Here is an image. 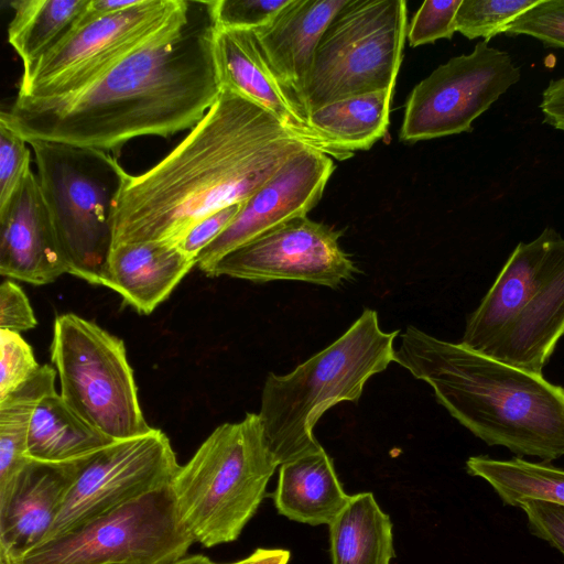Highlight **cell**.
Segmentation results:
<instances>
[{
	"label": "cell",
	"instance_id": "cell-1",
	"mask_svg": "<svg viewBox=\"0 0 564 564\" xmlns=\"http://www.w3.org/2000/svg\"><path fill=\"white\" fill-rule=\"evenodd\" d=\"M212 0H186L153 40L64 96H17L0 113L26 142L42 140L120 154L131 139L194 128L218 98Z\"/></svg>",
	"mask_w": 564,
	"mask_h": 564
},
{
	"label": "cell",
	"instance_id": "cell-2",
	"mask_svg": "<svg viewBox=\"0 0 564 564\" xmlns=\"http://www.w3.org/2000/svg\"><path fill=\"white\" fill-rule=\"evenodd\" d=\"M305 147L265 108L221 88L178 145L148 171L129 176L115 214L112 247L175 246L207 215L249 199Z\"/></svg>",
	"mask_w": 564,
	"mask_h": 564
},
{
	"label": "cell",
	"instance_id": "cell-3",
	"mask_svg": "<svg viewBox=\"0 0 564 564\" xmlns=\"http://www.w3.org/2000/svg\"><path fill=\"white\" fill-rule=\"evenodd\" d=\"M394 361L489 446L551 463L564 456V388L408 326Z\"/></svg>",
	"mask_w": 564,
	"mask_h": 564
},
{
	"label": "cell",
	"instance_id": "cell-4",
	"mask_svg": "<svg viewBox=\"0 0 564 564\" xmlns=\"http://www.w3.org/2000/svg\"><path fill=\"white\" fill-rule=\"evenodd\" d=\"M564 336V238L545 228L519 242L468 316L459 341L509 366L542 375Z\"/></svg>",
	"mask_w": 564,
	"mask_h": 564
},
{
	"label": "cell",
	"instance_id": "cell-5",
	"mask_svg": "<svg viewBox=\"0 0 564 564\" xmlns=\"http://www.w3.org/2000/svg\"><path fill=\"white\" fill-rule=\"evenodd\" d=\"M399 330L384 332L378 313L365 308L334 343L286 375L270 372L258 413L279 465L321 446L313 430L340 402H357L367 381L394 361Z\"/></svg>",
	"mask_w": 564,
	"mask_h": 564
},
{
	"label": "cell",
	"instance_id": "cell-6",
	"mask_svg": "<svg viewBox=\"0 0 564 564\" xmlns=\"http://www.w3.org/2000/svg\"><path fill=\"white\" fill-rule=\"evenodd\" d=\"M279 466L258 413L217 426L171 481L182 524L205 547L236 541Z\"/></svg>",
	"mask_w": 564,
	"mask_h": 564
},
{
	"label": "cell",
	"instance_id": "cell-7",
	"mask_svg": "<svg viewBox=\"0 0 564 564\" xmlns=\"http://www.w3.org/2000/svg\"><path fill=\"white\" fill-rule=\"evenodd\" d=\"M28 143L68 274L101 285L118 200L130 174L106 151L42 140Z\"/></svg>",
	"mask_w": 564,
	"mask_h": 564
},
{
	"label": "cell",
	"instance_id": "cell-8",
	"mask_svg": "<svg viewBox=\"0 0 564 564\" xmlns=\"http://www.w3.org/2000/svg\"><path fill=\"white\" fill-rule=\"evenodd\" d=\"M408 33L404 0H346L323 32L306 79L303 109L394 88Z\"/></svg>",
	"mask_w": 564,
	"mask_h": 564
},
{
	"label": "cell",
	"instance_id": "cell-9",
	"mask_svg": "<svg viewBox=\"0 0 564 564\" xmlns=\"http://www.w3.org/2000/svg\"><path fill=\"white\" fill-rule=\"evenodd\" d=\"M51 359L61 397L83 421L113 441L149 433L124 343L74 313L56 316Z\"/></svg>",
	"mask_w": 564,
	"mask_h": 564
},
{
	"label": "cell",
	"instance_id": "cell-10",
	"mask_svg": "<svg viewBox=\"0 0 564 564\" xmlns=\"http://www.w3.org/2000/svg\"><path fill=\"white\" fill-rule=\"evenodd\" d=\"M194 542L166 486L0 564H167Z\"/></svg>",
	"mask_w": 564,
	"mask_h": 564
},
{
	"label": "cell",
	"instance_id": "cell-11",
	"mask_svg": "<svg viewBox=\"0 0 564 564\" xmlns=\"http://www.w3.org/2000/svg\"><path fill=\"white\" fill-rule=\"evenodd\" d=\"M185 4L186 0H140L117 13L79 17L52 50L23 69L17 96L52 98L85 87L153 40Z\"/></svg>",
	"mask_w": 564,
	"mask_h": 564
},
{
	"label": "cell",
	"instance_id": "cell-12",
	"mask_svg": "<svg viewBox=\"0 0 564 564\" xmlns=\"http://www.w3.org/2000/svg\"><path fill=\"white\" fill-rule=\"evenodd\" d=\"M521 70L506 51L477 43L421 80L405 104L400 139L430 140L473 130V122L520 80Z\"/></svg>",
	"mask_w": 564,
	"mask_h": 564
},
{
	"label": "cell",
	"instance_id": "cell-13",
	"mask_svg": "<svg viewBox=\"0 0 564 564\" xmlns=\"http://www.w3.org/2000/svg\"><path fill=\"white\" fill-rule=\"evenodd\" d=\"M180 466L170 438L159 429L110 443L85 457L43 542L170 486Z\"/></svg>",
	"mask_w": 564,
	"mask_h": 564
},
{
	"label": "cell",
	"instance_id": "cell-14",
	"mask_svg": "<svg viewBox=\"0 0 564 564\" xmlns=\"http://www.w3.org/2000/svg\"><path fill=\"white\" fill-rule=\"evenodd\" d=\"M341 231L311 220L289 219L229 251L204 273L257 283L292 280L336 289L358 272L339 245Z\"/></svg>",
	"mask_w": 564,
	"mask_h": 564
},
{
	"label": "cell",
	"instance_id": "cell-15",
	"mask_svg": "<svg viewBox=\"0 0 564 564\" xmlns=\"http://www.w3.org/2000/svg\"><path fill=\"white\" fill-rule=\"evenodd\" d=\"M335 169L334 159L305 147L247 199L232 223L197 258L205 272L229 251L317 205Z\"/></svg>",
	"mask_w": 564,
	"mask_h": 564
},
{
	"label": "cell",
	"instance_id": "cell-16",
	"mask_svg": "<svg viewBox=\"0 0 564 564\" xmlns=\"http://www.w3.org/2000/svg\"><path fill=\"white\" fill-rule=\"evenodd\" d=\"M213 53L221 88L231 89L262 106L299 139L332 159L343 161L354 155L310 123L294 94L269 63L253 30L215 25Z\"/></svg>",
	"mask_w": 564,
	"mask_h": 564
},
{
	"label": "cell",
	"instance_id": "cell-17",
	"mask_svg": "<svg viewBox=\"0 0 564 564\" xmlns=\"http://www.w3.org/2000/svg\"><path fill=\"white\" fill-rule=\"evenodd\" d=\"M68 273L36 174L31 170L0 209V274L34 285Z\"/></svg>",
	"mask_w": 564,
	"mask_h": 564
},
{
	"label": "cell",
	"instance_id": "cell-18",
	"mask_svg": "<svg viewBox=\"0 0 564 564\" xmlns=\"http://www.w3.org/2000/svg\"><path fill=\"white\" fill-rule=\"evenodd\" d=\"M84 459L47 463L30 458L0 500V561L17 562L44 541Z\"/></svg>",
	"mask_w": 564,
	"mask_h": 564
},
{
	"label": "cell",
	"instance_id": "cell-19",
	"mask_svg": "<svg viewBox=\"0 0 564 564\" xmlns=\"http://www.w3.org/2000/svg\"><path fill=\"white\" fill-rule=\"evenodd\" d=\"M197 262L176 246L150 241L112 247L102 286L117 292L139 314H151Z\"/></svg>",
	"mask_w": 564,
	"mask_h": 564
},
{
	"label": "cell",
	"instance_id": "cell-20",
	"mask_svg": "<svg viewBox=\"0 0 564 564\" xmlns=\"http://www.w3.org/2000/svg\"><path fill=\"white\" fill-rule=\"evenodd\" d=\"M345 3L346 0H290L270 24L254 30L269 63L302 108L319 39Z\"/></svg>",
	"mask_w": 564,
	"mask_h": 564
},
{
	"label": "cell",
	"instance_id": "cell-21",
	"mask_svg": "<svg viewBox=\"0 0 564 564\" xmlns=\"http://www.w3.org/2000/svg\"><path fill=\"white\" fill-rule=\"evenodd\" d=\"M274 507L289 520L310 525L329 524L347 505L333 459L322 445L279 466L271 495Z\"/></svg>",
	"mask_w": 564,
	"mask_h": 564
},
{
	"label": "cell",
	"instance_id": "cell-22",
	"mask_svg": "<svg viewBox=\"0 0 564 564\" xmlns=\"http://www.w3.org/2000/svg\"><path fill=\"white\" fill-rule=\"evenodd\" d=\"M332 564H391L393 524L370 491L350 495L328 524Z\"/></svg>",
	"mask_w": 564,
	"mask_h": 564
},
{
	"label": "cell",
	"instance_id": "cell-23",
	"mask_svg": "<svg viewBox=\"0 0 564 564\" xmlns=\"http://www.w3.org/2000/svg\"><path fill=\"white\" fill-rule=\"evenodd\" d=\"M112 442L83 421L55 391L42 398L32 414L28 456L47 463L73 462Z\"/></svg>",
	"mask_w": 564,
	"mask_h": 564
},
{
	"label": "cell",
	"instance_id": "cell-24",
	"mask_svg": "<svg viewBox=\"0 0 564 564\" xmlns=\"http://www.w3.org/2000/svg\"><path fill=\"white\" fill-rule=\"evenodd\" d=\"M394 88L352 96L308 115L310 123L346 151L369 150L389 126Z\"/></svg>",
	"mask_w": 564,
	"mask_h": 564
},
{
	"label": "cell",
	"instance_id": "cell-25",
	"mask_svg": "<svg viewBox=\"0 0 564 564\" xmlns=\"http://www.w3.org/2000/svg\"><path fill=\"white\" fill-rule=\"evenodd\" d=\"M56 370L44 365L20 388L0 399V497L9 494L30 460L28 432L42 398L55 392Z\"/></svg>",
	"mask_w": 564,
	"mask_h": 564
},
{
	"label": "cell",
	"instance_id": "cell-26",
	"mask_svg": "<svg viewBox=\"0 0 564 564\" xmlns=\"http://www.w3.org/2000/svg\"><path fill=\"white\" fill-rule=\"evenodd\" d=\"M88 0H14L8 42L23 69L52 50L74 26Z\"/></svg>",
	"mask_w": 564,
	"mask_h": 564
},
{
	"label": "cell",
	"instance_id": "cell-27",
	"mask_svg": "<svg viewBox=\"0 0 564 564\" xmlns=\"http://www.w3.org/2000/svg\"><path fill=\"white\" fill-rule=\"evenodd\" d=\"M466 470L487 481L503 505L517 507L524 498L564 505V469L549 462L534 463L521 457L497 459L478 455L466 460Z\"/></svg>",
	"mask_w": 564,
	"mask_h": 564
},
{
	"label": "cell",
	"instance_id": "cell-28",
	"mask_svg": "<svg viewBox=\"0 0 564 564\" xmlns=\"http://www.w3.org/2000/svg\"><path fill=\"white\" fill-rule=\"evenodd\" d=\"M540 0H462L455 15V30L469 40L505 33L519 15Z\"/></svg>",
	"mask_w": 564,
	"mask_h": 564
},
{
	"label": "cell",
	"instance_id": "cell-29",
	"mask_svg": "<svg viewBox=\"0 0 564 564\" xmlns=\"http://www.w3.org/2000/svg\"><path fill=\"white\" fill-rule=\"evenodd\" d=\"M290 0H212L216 28L258 30L270 24Z\"/></svg>",
	"mask_w": 564,
	"mask_h": 564
},
{
	"label": "cell",
	"instance_id": "cell-30",
	"mask_svg": "<svg viewBox=\"0 0 564 564\" xmlns=\"http://www.w3.org/2000/svg\"><path fill=\"white\" fill-rule=\"evenodd\" d=\"M505 33L528 35L547 46L564 48V0H540L512 21Z\"/></svg>",
	"mask_w": 564,
	"mask_h": 564
},
{
	"label": "cell",
	"instance_id": "cell-31",
	"mask_svg": "<svg viewBox=\"0 0 564 564\" xmlns=\"http://www.w3.org/2000/svg\"><path fill=\"white\" fill-rule=\"evenodd\" d=\"M40 367L20 333L0 329V399L20 388Z\"/></svg>",
	"mask_w": 564,
	"mask_h": 564
},
{
	"label": "cell",
	"instance_id": "cell-32",
	"mask_svg": "<svg viewBox=\"0 0 564 564\" xmlns=\"http://www.w3.org/2000/svg\"><path fill=\"white\" fill-rule=\"evenodd\" d=\"M26 141L0 120V209L6 207L31 171Z\"/></svg>",
	"mask_w": 564,
	"mask_h": 564
},
{
	"label": "cell",
	"instance_id": "cell-33",
	"mask_svg": "<svg viewBox=\"0 0 564 564\" xmlns=\"http://www.w3.org/2000/svg\"><path fill=\"white\" fill-rule=\"evenodd\" d=\"M462 0H427L415 12L406 37L412 47L434 43L440 39H452L455 15Z\"/></svg>",
	"mask_w": 564,
	"mask_h": 564
},
{
	"label": "cell",
	"instance_id": "cell-34",
	"mask_svg": "<svg viewBox=\"0 0 564 564\" xmlns=\"http://www.w3.org/2000/svg\"><path fill=\"white\" fill-rule=\"evenodd\" d=\"M517 507L527 516L531 534L547 542L564 556V505L536 498L521 499Z\"/></svg>",
	"mask_w": 564,
	"mask_h": 564
},
{
	"label": "cell",
	"instance_id": "cell-35",
	"mask_svg": "<svg viewBox=\"0 0 564 564\" xmlns=\"http://www.w3.org/2000/svg\"><path fill=\"white\" fill-rule=\"evenodd\" d=\"M243 203H237L207 215L196 223L175 245L187 258L195 260L232 223Z\"/></svg>",
	"mask_w": 564,
	"mask_h": 564
},
{
	"label": "cell",
	"instance_id": "cell-36",
	"mask_svg": "<svg viewBox=\"0 0 564 564\" xmlns=\"http://www.w3.org/2000/svg\"><path fill=\"white\" fill-rule=\"evenodd\" d=\"M37 325L30 301L13 281L4 280L0 285V329L20 333Z\"/></svg>",
	"mask_w": 564,
	"mask_h": 564
},
{
	"label": "cell",
	"instance_id": "cell-37",
	"mask_svg": "<svg viewBox=\"0 0 564 564\" xmlns=\"http://www.w3.org/2000/svg\"><path fill=\"white\" fill-rule=\"evenodd\" d=\"M540 109L545 123L564 132V76L552 79L545 87Z\"/></svg>",
	"mask_w": 564,
	"mask_h": 564
},
{
	"label": "cell",
	"instance_id": "cell-38",
	"mask_svg": "<svg viewBox=\"0 0 564 564\" xmlns=\"http://www.w3.org/2000/svg\"><path fill=\"white\" fill-rule=\"evenodd\" d=\"M139 1L140 0H88L80 18L83 20H90L117 13L135 6Z\"/></svg>",
	"mask_w": 564,
	"mask_h": 564
},
{
	"label": "cell",
	"instance_id": "cell-39",
	"mask_svg": "<svg viewBox=\"0 0 564 564\" xmlns=\"http://www.w3.org/2000/svg\"><path fill=\"white\" fill-rule=\"evenodd\" d=\"M291 553L285 549L258 547L247 557L226 564H288Z\"/></svg>",
	"mask_w": 564,
	"mask_h": 564
},
{
	"label": "cell",
	"instance_id": "cell-40",
	"mask_svg": "<svg viewBox=\"0 0 564 564\" xmlns=\"http://www.w3.org/2000/svg\"><path fill=\"white\" fill-rule=\"evenodd\" d=\"M167 564H218L213 562L207 556L196 554L191 556H183L174 562L167 563Z\"/></svg>",
	"mask_w": 564,
	"mask_h": 564
}]
</instances>
